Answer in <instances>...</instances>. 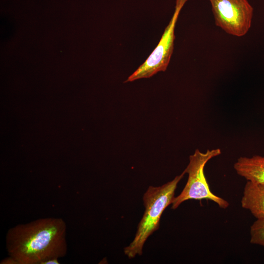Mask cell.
Here are the masks:
<instances>
[{
	"label": "cell",
	"mask_w": 264,
	"mask_h": 264,
	"mask_svg": "<svg viewBox=\"0 0 264 264\" xmlns=\"http://www.w3.org/2000/svg\"><path fill=\"white\" fill-rule=\"evenodd\" d=\"M66 224L60 218L40 219L10 228L6 235L9 256L18 264H42L64 257L67 252Z\"/></svg>",
	"instance_id": "1"
},
{
	"label": "cell",
	"mask_w": 264,
	"mask_h": 264,
	"mask_svg": "<svg viewBox=\"0 0 264 264\" xmlns=\"http://www.w3.org/2000/svg\"><path fill=\"white\" fill-rule=\"evenodd\" d=\"M186 174L185 171L172 180L159 187L149 186L143 196L145 208L133 241L124 249L129 258L142 254L148 237L159 228L160 220L164 210L172 204L177 184Z\"/></svg>",
	"instance_id": "2"
},
{
	"label": "cell",
	"mask_w": 264,
	"mask_h": 264,
	"mask_svg": "<svg viewBox=\"0 0 264 264\" xmlns=\"http://www.w3.org/2000/svg\"><path fill=\"white\" fill-rule=\"evenodd\" d=\"M221 153L220 149L218 148L207 150L204 153L197 149L190 155L189 164L184 170L188 175L187 181L180 194L174 198L172 209H176L182 202L189 199H209L221 208L228 207L229 203L227 200L211 191L204 173V167L208 161Z\"/></svg>",
	"instance_id": "3"
},
{
	"label": "cell",
	"mask_w": 264,
	"mask_h": 264,
	"mask_svg": "<svg viewBox=\"0 0 264 264\" xmlns=\"http://www.w3.org/2000/svg\"><path fill=\"white\" fill-rule=\"evenodd\" d=\"M215 23L226 33L238 37L250 29L253 8L247 0H209Z\"/></svg>",
	"instance_id": "4"
},
{
	"label": "cell",
	"mask_w": 264,
	"mask_h": 264,
	"mask_svg": "<svg viewBox=\"0 0 264 264\" xmlns=\"http://www.w3.org/2000/svg\"><path fill=\"white\" fill-rule=\"evenodd\" d=\"M187 0H176L175 10L156 47L147 60L125 82L148 78L159 71H165L173 52L175 28L180 12Z\"/></svg>",
	"instance_id": "5"
},
{
	"label": "cell",
	"mask_w": 264,
	"mask_h": 264,
	"mask_svg": "<svg viewBox=\"0 0 264 264\" xmlns=\"http://www.w3.org/2000/svg\"><path fill=\"white\" fill-rule=\"evenodd\" d=\"M241 205L256 219L264 218V184L247 181L243 189Z\"/></svg>",
	"instance_id": "6"
},
{
	"label": "cell",
	"mask_w": 264,
	"mask_h": 264,
	"mask_svg": "<svg viewBox=\"0 0 264 264\" xmlns=\"http://www.w3.org/2000/svg\"><path fill=\"white\" fill-rule=\"evenodd\" d=\"M234 168L247 181L264 184V156H241L234 163Z\"/></svg>",
	"instance_id": "7"
},
{
	"label": "cell",
	"mask_w": 264,
	"mask_h": 264,
	"mask_svg": "<svg viewBox=\"0 0 264 264\" xmlns=\"http://www.w3.org/2000/svg\"><path fill=\"white\" fill-rule=\"evenodd\" d=\"M250 242L264 247V218L256 219L250 228Z\"/></svg>",
	"instance_id": "8"
},
{
	"label": "cell",
	"mask_w": 264,
	"mask_h": 264,
	"mask_svg": "<svg viewBox=\"0 0 264 264\" xmlns=\"http://www.w3.org/2000/svg\"><path fill=\"white\" fill-rule=\"evenodd\" d=\"M1 264H18L17 261L12 257L9 256L8 258L3 259L0 263Z\"/></svg>",
	"instance_id": "9"
},
{
	"label": "cell",
	"mask_w": 264,
	"mask_h": 264,
	"mask_svg": "<svg viewBox=\"0 0 264 264\" xmlns=\"http://www.w3.org/2000/svg\"><path fill=\"white\" fill-rule=\"evenodd\" d=\"M58 259L54 258L44 262L42 264H59Z\"/></svg>",
	"instance_id": "10"
}]
</instances>
